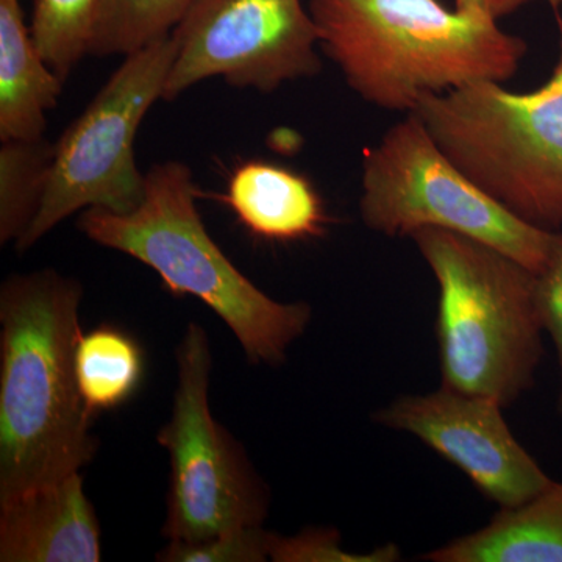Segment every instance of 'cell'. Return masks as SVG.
<instances>
[{
	"mask_svg": "<svg viewBox=\"0 0 562 562\" xmlns=\"http://www.w3.org/2000/svg\"><path fill=\"white\" fill-rule=\"evenodd\" d=\"M83 284L55 269L0 286V505L61 482L99 441L76 376Z\"/></svg>",
	"mask_w": 562,
	"mask_h": 562,
	"instance_id": "cell-1",
	"label": "cell"
},
{
	"mask_svg": "<svg viewBox=\"0 0 562 562\" xmlns=\"http://www.w3.org/2000/svg\"><path fill=\"white\" fill-rule=\"evenodd\" d=\"M308 10L346 83L383 110L408 114L427 94L505 83L527 55L497 21L439 0H308Z\"/></svg>",
	"mask_w": 562,
	"mask_h": 562,
	"instance_id": "cell-2",
	"label": "cell"
},
{
	"mask_svg": "<svg viewBox=\"0 0 562 562\" xmlns=\"http://www.w3.org/2000/svg\"><path fill=\"white\" fill-rule=\"evenodd\" d=\"M77 227L90 241L157 272L176 295L199 299L225 322L247 360L280 366L305 335L313 310L262 292L221 250L203 225L198 188L184 162L154 165L143 201L131 213L81 211Z\"/></svg>",
	"mask_w": 562,
	"mask_h": 562,
	"instance_id": "cell-3",
	"label": "cell"
},
{
	"mask_svg": "<svg viewBox=\"0 0 562 562\" xmlns=\"http://www.w3.org/2000/svg\"><path fill=\"white\" fill-rule=\"evenodd\" d=\"M438 283L442 386L512 406L542 357L536 273L487 244L424 228L412 235Z\"/></svg>",
	"mask_w": 562,
	"mask_h": 562,
	"instance_id": "cell-4",
	"label": "cell"
},
{
	"mask_svg": "<svg viewBox=\"0 0 562 562\" xmlns=\"http://www.w3.org/2000/svg\"><path fill=\"white\" fill-rule=\"evenodd\" d=\"M443 154L503 209L562 228V40L552 76L528 92L479 81L420 98L413 111Z\"/></svg>",
	"mask_w": 562,
	"mask_h": 562,
	"instance_id": "cell-5",
	"label": "cell"
},
{
	"mask_svg": "<svg viewBox=\"0 0 562 562\" xmlns=\"http://www.w3.org/2000/svg\"><path fill=\"white\" fill-rule=\"evenodd\" d=\"M360 214L369 231L409 236L438 228L468 236L539 273L560 232L514 216L473 183L431 138L414 113L384 133L362 158Z\"/></svg>",
	"mask_w": 562,
	"mask_h": 562,
	"instance_id": "cell-6",
	"label": "cell"
},
{
	"mask_svg": "<svg viewBox=\"0 0 562 562\" xmlns=\"http://www.w3.org/2000/svg\"><path fill=\"white\" fill-rule=\"evenodd\" d=\"M176 361L171 417L157 435L171 469L161 535L195 542L265 524L271 490L243 443L211 413L213 353L209 331L198 322L184 328Z\"/></svg>",
	"mask_w": 562,
	"mask_h": 562,
	"instance_id": "cell-7",
	"label": "cell"
},
{
	"mask_svg": "<svg viewBox=\"0 0 562 562\" xmlns=\"http://www.w3.org/2000/svg\"><path fill=\"white\" fill-rule=\"evenodd\" d=\"M172 36L125 57L90 105L55 143L49 181L38 214L14 244L31 250L77 211L101 209L131 213L146 191V173L135 160L140 122L162 99L171 72Z\"/></svg>",
	"mask_w": 562,
	"mask_h": 562,
	"instance_id": "cell-8",
	"label": "cell"
},
{
	"mask_svg": "<svg viewBox=\"0 0 562 562\" xmlns=\"http://www.w3.org/2000/svg\"><path fill=\"white\" fill-rule=\"evenodd\" d=\"M171 36L176 57L162 101L214 77L273 92L322 70L319 33L303 0H195Z\"/></svg>",
	"mask_w": 562,
	"mask_h": 562,
	"instance_id": "cell-9",
	"label": "cell"
},
{
	"mask_svg": "<svg viewBox=\"0 0 562 562\" xmlns=\"http://www.w3.org/2000/svg\"><path fill=\"white\" fill-rule=\"evenodd\" d=\"M494 398L441 386L402 395L372 420L409 432L460 469L484 497L501 508L531 501L553 482L517 441Z\"/></svg>",
	"mask_w": 562,
	"mask_h": 562,
	"instance_id": "cell-10",
	"label": "cell"
},
{
	"mask_svg": "<svg viewBox=\"0 0 562 562\" xmlns=\"http://www.w3.org/2000/svg\"><path fill=\"white\" fill-rule=\"evenodd\" d=\"M101 524L81 472L0 505V561L99 562Z\"/></svg>",
	"mask_w": 562,
	"mask_h": 562,
	"instance_id": "cell-11",
	"label": "cell"
},
{
	"mask_svg": "<svg viewBox=\"0 0 562 562\" xmlns=\"http://www.w3.org/2000/svg\"><path fill=\"white\" fill-rule=\"evenodd\" d=\"M222 201L247 232L266 241L319 238L328 224L312 181L273 162H243L233 171Z\"/></svg>",
	"mask_w": 562,
	"mask_h": 562,
	"instance_id": "cell-12",
	"label": "cell"
},
{
	"mask_svg": "<svg viewBox=\"0 0 562 562\" xmlns=\"http://www.w3.org/2000/svg\"><path fill=\"white\" fill-rule=\"evenodd\" d=\"M430 562H562V482L501 512L480 530L420 558Z\"/></svg>",
	"mask_w": 562,
	"mask_h": 562,
	"instance_id": "cell-13",
	"label": "cell"
},
{
	"mask_svg": "<svg viewBox=\"0 0 562 562\" xmlns=\"http://www.w3.org/2000/svg\"><path fill=\"white\" fill-rule=\"evenodd\" d=\"M63 83L36 49L21 0H0V140L44 138Z\"/></svg>",
	"mask_w": 562,
	"mask_h": 562,
	"instance_id": "cell-14",
	"label": "cell"
},
{
	"mask_svg": "<svg viewBox=\"0 0 562 562\" xmlns=\"http://www.w3.org/2000/svg\"><path fill=\"white\" fill-rule=\"evenodd\" d=\"M143 375V349L127 331L101 325L81 333L76 349V376L92 417L131 401Z\"/></svg>",
	"mask_w": 562,
	"mask_h": 562,
	"instance_id": "cell-15",
	"label": "cell"
},
{
	"mask_svg": "<svg viewBox=\"0 0 562 562\" xmlns=\"http://www.w3.org/2000/svg\"><path fill=\"white\" fill-rule=\"evenodd\" d=\"M0 244L20 241L38 214L55 144L46 138L0 140Z\"/></svg>",
	"mask_w": 562,
	"mask_h": 562,
	"instance_id": "cell-16",
	"label": "cell"
},
{
	"mask_svg": "<svg viewBox=\"0 0 562 562\" xmlns=\"http://www.w3.org/2000/svg\"><path fill=\"white\" fill-rule=\"evenodd\" d=\"M195 0H102L91 44L94 57L127 55L171 35Z\"/></svg>",
	"mask_w": 562,
	"mask_h": 562,
	"instance_id": "cell-17",
	"label": "cell"
},
{
	"mask_svg": "<svg viewBox=\"0 0 562 562\" xmlns=\"http://www.w3.org/2000/svg\"><path fill=\"white\" fill-rule=\"evenodd\" d=\"M102 0H35L31 35L41 57L63 81L91 54Z\"/></svg>",
	"mask_w": 562,
	"mask_h": 562,
	"instance_id": "cell-18",
	"label": "cell"
},
{
	"mask_svg": "<svg viewBox=\"0 0 562 562\" xmlns=\"http://www.w3.org/2000/svg\"><path fill=\"white\" fill-rule=\"evenodd\" d=\"M273 535L262 525L221 532L195 542L168 541L160 562H265L271 560Z\"/></svg>",
	"mask_w": 562,
	"mask_h": 562,
	"instance_id": "cell-19",
	"label": "cell"
},
{
	"mask_svg": "<svg viewBox=\"0 0 562 562\" xmlns=\"http://www.w3.org/2000/svg\"><path fill=\"white\" fill-rule=\"evenodd\" d=\"M341 535L335 528H306L294 536L273 535V562H395L402 553L397 543L376 547L369 553L342 549Z\"/></svg>",
	"mask_w": 562,
	"mask_h": 562,
	"instance_id": "cell-20",
	"label": "cell"
},
{
	"mask_svg": "<svg viewBox=\"0 0 562 562\" xmlns=\"http://www.w3.org/2000/svg\"><path fill=\"white\" fill-rule=\"evenodd\" d=\"M536 301L543 331L549 333L560 364L561 390L558 406L562 412V228L560 241L546 268L536 273Z\"/></svg>",
	"mask_w": 562,
	"mask_h": 562,
	"instance_id": "cell-21",
	"label": "cell"
},
{
	"mask_svg": "<svg viewBox=\"0 0 562 562\" xmlns=\"http://www.w3.org/2000/svg\"><path fill=\"white\" fill-rule=\"evenodd\" d=\"M531 3H546L557 10L562 0H454V9L498 22Z\"/></svg>",
	"mask_w": 562,
	"mask_h": 562,
	"instance_id": "cell-22",
	"label": "cell"
},
{
	"mask_svg": "<svg viewBox=\"0 0 562 562\" xmlns=\"http://www.w3.org/2000/svg\"><path fill=\"white\" fill-rule=\"evenodd\" d=\"M561 40H562V31H561Z\"/></svg>",
	"mask_w": 562,
	"mask_h": 562,
	"instance_id": "cell-23",
	"label": "cell"
}]
</instances>
